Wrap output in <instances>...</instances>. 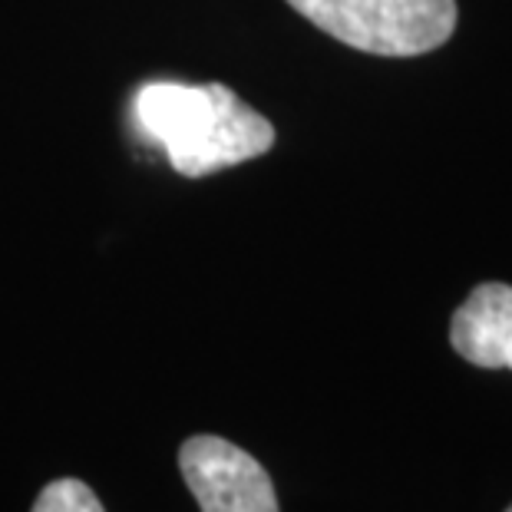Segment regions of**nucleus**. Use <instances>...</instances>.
Segmentation results:
<instances>
[{"instance_id":"1","label":"nucleus","mask_w":512,"mask_h":512,"mask_svg":"<svg viewBox=\"0 0 512 512\" xmlns=\"http://www.w3.org/2000/svg\"><path fill=\"white\" fill-rule=\"evenodd\" d=\"M133 119L139 136L166 149L169 166L185 179L242 166L275 146V126L225 83H143Z\"/></svg>"},{"instance_id":"2","label":"nucleus","mask_w":512,"mask_h":512,"mask_svg":"<svg viewBox=\"0 0 512 512\" xmlns=\"http://www.w3.org/2000/svg\"><path fill=\"white\" fill-rule=\"evenodd\" d=\"M304 20L351 50L423 57L456 30V0H288Z\"/></svg>"},{"instance_id":"3","label":"nucleus","mask_w":512,"mask_h":512,"mask_svg":"<svg viewBox=\"0 0 512 512\" xmlns=\"http://www.w3.org/2000/svg\"><path fill=\"white\" fill-rule=\"evenodd\" d=\"M179 470L202 512H278L268 470L242 446L222 437H189L179 450Z\"/></svg>"},{"instance_id":"4","label":"nucleus","mask_w":512,"mask_h":512,"mask_svg":"<svg viewBox=\"0 0 512 512\" xmlns=\"http://www.w3.org/2000/svg\"><path fill=\"white\" fill-rule=\"evenodd\" d=\"M450 344L483 370H512V288L503 281L476 285L453 311Z\"/></svg>"},{"instance_id":"5","label":"nucleus","mask_w":512,"mask_h":512,"mask_svg":"<svg viewBox=\"0 0 512 512\" xmlns=\"http://www.w3.org/2000/svg\"><path fill=\"white\" fill-rule=\"evenodd\" d=\"M30 512H106V509L83 479H53V483L40 489Z\"/></svg>"},{"instance_id":"6","label":"nucleus","mask_w":512,"mask_h":512,"mask_svg":"<svg viewBox=\"0 0 512 512\" xmlns=\"http://www.w3.org/2000/svg\"><path fill=\"white\" fill-rule=\"evenodd\" d=\"M506 512H512V506H509V509H506Z\"/></svg>"}]
</instances>
